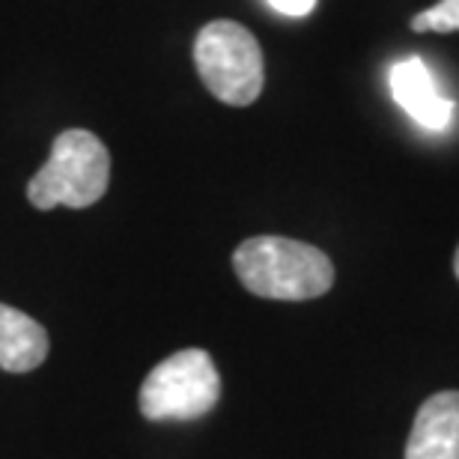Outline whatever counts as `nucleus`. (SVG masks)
Returning <instances> with one entry per match:
<instances>
[{"label": "nucleus", "mask_w": 459, "mask_h": 459, "mask_svg": "<svg viewBox=\"0 0 459 459\" xmlns=\"http://www.w3.org/2000/svg\"><path fill=\"white\" fill-rule=\"evenodd\" d=\"M233 269L247 292L274 301L319 299L334 283V265L319 247L283 236L245 238L233 254Z\"/></svg>", "instance_id": "1"}, {"label": "nucleus", "mask_w": 459, "mask_h": 459, "mask_svg": "<svg viewBox=\"0 0 459 459\" xmlns=\"http://www.w3.org/2000/svg\"><path fill=\"white\" fill-rule=\"evenodd\" d=\"M108 182H111L108 146L93 132L69 128L57 134L51 159L27 182V197L42 212L54 206L87 209L105 197Z\"/></svg>", "instance_id": "2"}, {"label": "nucleus", "mask_w": 459, "mask_h": 459, "mask_svg": "<svg viewBox=\"0 0 459 459\" xmlns=\"http://www.w3.org/2000/svg\"><path fill=\"white\" fill-rule=\"evenodd\" d=\"M195 63L200 81L224 105L245 108L263 93V51L247 27L236 22H209L197 33Z\"/></svg>", "instance_id": "3"}, {"label": "nucleus", "mask_w": 459, "mask_h": 459, "mask_svg": "<svg viewBox=\"0 0 459 459\" xmlns=\"http://www.w3.org/2000/svg\"><path fill=\"white\" fill-rule=\"evenodd\" d=\"M221 376L204 349H182L152 367L141 385L137 403L146 420H197L215 409Z\"/></svg>", "instance_id": "4"}, {"label": "nucleus", "mask_w": 459, "mask_h": 459, "mask_svg": "<svg viewBox=\"0 0 459 459\" xmlns=\"http://www.w3.org/2000/svg\"><path fill=\"white\" fill-rule=\"evenodd\" d=\"M391 93L397 105L406 111L418 126L429 128V132H442L454 119V102L438 90L433 72L420 57H406L394 63L388 72Z\"/></svg>", "instance_id": "5"}, {"label": "nucleus", "mask_w": 459, "mask_h": 459, "mask_svg": "<svg viewBox=\"0 0 459 459\" xmlns=\"http://www.w3.org/2000/svg\"><path fill=\"white\" fill-rule=\"evenodd\" d=\"M406 459H459V391H438L411 424Z\"/></svg>", "instance_id": "6"}, {"label": "nucleus", "mask_w": 459, "mask_h": 459, "mask_svg": "<svg viewBox=\"0 0 459 459\" xmlns=\"http://www.w3.org/2000/svg\"><path fill=\"white\" fill-rule=\"evenodd\" d=\"M48 358V332L33 316L0 305V370L30 373Z\"/></svg>", "instance_id": "7"}, {"label": "nucleus", "mask_w": 459, "mask_h": 459, "mask_svg": "<svg viewBox=\"0 0 459 459\" xmlns=\"http://www.w3.org/2000/svg\"><path fill=\"white\" fill-rule=\"evenodd\" d=\"M411 30L418 33H454L459 30V0H438L436 6L424 9L411 18Z\"/></svg>", "instance_id": "8"}, {"label": "nucleus", "mask_w": 459, "mask_h": 459, "mask_svg": "<svg viewBox=\"0 0 459 459\" xmlns=\"http://www.w3.org/2000/svg\"><path fill=\"white\" fill-rule=\"evenodd\" d=\"M272 9H278L281 15H290V18H305L314 13L316 0H269Z\"/></svg>", "instance_id": "9"}, {"label": "nucleus", "mask_w": 459, "mask_h": 459, "mask_svg": "<svg viewBox=\"0 0 459 459\" xmlns=\"http://www.w3.org/2000/svg\"><path fill=\"white\" fill-rule=\"evenodd\" d=\"M454 272H456V278H459V247H456V256H454Z\"/></svg>", "instance_id": "10"}]
</instances>
